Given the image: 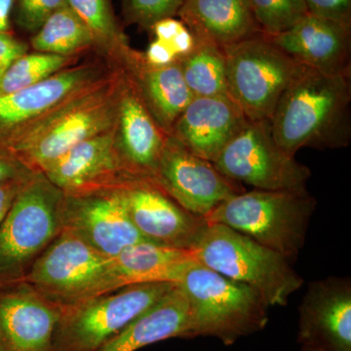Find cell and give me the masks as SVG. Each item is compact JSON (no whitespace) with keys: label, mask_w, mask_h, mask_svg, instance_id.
Returning <instances> with one entry per match:
<instances>
[{"label":"cell","mask_w":351,"mask_h":351,"mask_svg":"<svg viewBox=\"0 0 351 351\" xmlns=\"http://www.w3.org/2000/svg\"><path fill=\"white\" fill-rule=\"evenodd\" d=\"M214 165L233 181L263 191H306L311 177L307 166L276 144L267 120L249 122Z\"/></svg>","instance_id":"cell-10"},{"label":"cell","mask_w":351,"mask_h":351,"mask_svg":"<svg viewBox=\"0 0 351 351\" xmlns=\"http://www.w3.org/2000/svg\"><path fill=\"white\" fill-rule=\"evenodd\" d=\"M14 0H0V32H6L9 27Z\"/></svg>","instance_id":"cell-37"},{"label":"cell","mask_w":351,"mask_h":351,"mask_svg":"<svg viewBox=\"0 0 351 351\" xmlns=\"http://www.w3.org/2000/svg\"><path fill=\"white\" fill-rule=\"evenodd\" d=\"M125 77L98 80L71 97L16 138L13 151L34 172L83 141L112 130L119 119Z\"/></svg>","instance_id":"cell-2"},{"label":"cell","mask_w":351,"mask_h":351,"mask_svg":"<svg viewBox=\"0 0 351 351\" xmlns=\"http://www.w3.org/2000/svg\"><path fill=\"white\" fill-rule=\"evenodd\" d=\"M151 29L156 40L164 44L178 61L195 48V36L182 21L176 20L174 17L158 21Z\"/></svg>","instance_id":"cell-31"},{"label":"cell","mask_w":351,"mask_h":351,"mask_svg":"<svg viewBox=\"0 0 351 351\" xmlns=\"http://www.w3.org/2000/svg\"><path fill=\"white\" fill-rule=\"evenodd\" d=\"M93 43V34L68 4L48 18L32 45L38 52L66 57Z\"/></svg>","instance_id":"cell-26"},{"label":"cell","mask_w":351,"mask_h":351,"mask_svg":"<svg viewBox=\"0 0 351 351\" xmlns=\"http://www.w3.org/2000/svg\"><path fill=\"white\" fill-rule=\"evenodd\" d=\"M267 36L301 66L328 75H351V25L308 13L287 31Z\"/></svg>","instance_id":"cell-17"},{"label":"cell","mask_w":351,"mask_h":351,"mask_svg":"<svg viewBox=\"0 0 351 351\" xmlns=\"http://www.w3.org/2000/svg\"><path fill=\"white\" fill-rule=\"evenodd\" d=\"M249 122L228 95L193 97L169 136L195 156L214 163Z\"/></svg>","instance_id":"cell-18"},{"label":"cell","mask_w":351,"mask_h":351,"mask_svg":"<svg viewBox=\"0 0 351 351\" xmlns=\"http://www.w3.org/2000/svg\"><path fill=\"white\" fill-rule=\"evenodd\" d=\"M112 258L62 230L32 265L24 282L60 308L110 292Z\"/></svg>","instance_id":"cell-9"},{"label":"cell","mask_w":351,"mask_h":351,"mask_svg":"<svg viewBox=\"0 0 351 351\" xmlns=\"http://www.w3.org/2000/svg\"><path fill=\"white\" fill-rule=\"evenodd\" d=\"M193 250L201 265L257 291L269 306H287L304 284L288 258L226 226L208 223Z\"/></svg>","instance_id":"cell-5"},{"label":"cell","mask_w":351,"mask_h":351,"mask_svg":"<svg viewBox=\"0 0 351 351\" xmlns=\"http://www.w3.org/2000/svg\"><path fill=\"white\" fill-rule=\"evenodd\" d=\"M307 12L351 25V0H304Z\"/></svg>","instance_id":"cell-33"},{"label":"cell","mask_w":351,"mask_h":351,"mask_svg":"<svg viewBox=\"0 0 351 351\" xmlns=\"http://www.w3.org/2000/svg\"><path fill=\"white\" fill-rule=\"evenodd\" d=\"M98 73L95 66H76L60 71L31 87L0 94V127L23 126L27 131L71 97L100 80Z\"/></svg>","instance_id":"cell-20"},{"label":"cell","mask_w":351,"mask_h":351,"mask_svg":"<svg viewBox=\"0 0 351 351\" xmlns=\"http://www.w3.org/2000/svg\"><path fill=\"white\" fill-rule=\"evenodd\" d=\"M117 126L71 147L41 173L66 195L114 189L135 179L119 156Z\"/></svg>","instance_id":"cell-14"},{"label":"cell","mask_w":351,"mask_h":351,"mask_svg":"<svg viewBox=\"0 0 351 351\" xmlns=\"http://www.w3.org/2000/svg\"><path fill=\"white\" fill-rule=\"evenodd\" d=\"M223 49L228 96L249 121H269L277 101L301 64L263 32Z\"/></svg>","instance_id":"cell-8"},{"label":"cell","mask_w":351,"mask_h":351,"mask_svg":"<svg viewBox=\"0 0 351 351\" xmlns=\"http://www.w3.org/2000/svg\"><path fill=\"white\" fill-rule=\"evenodd\" d=\"M351 75H328L300 66L269 119L272 137L286 154L337 149L351 141Z\"/></svg>","instance_id":"cell-1"},{"label":"cell","mask_w":351,"mask_h":351,"mask_svg":"<svg viewBox=\"0 0 351 351\" xmlns=\"http://www.w3.org/2000/svg\"><path fill=\"white\" fill-rule=\"evenodd\" d=\"M177 285L191 306V338L213 337L232 346L269 322V306L257 291L198 262L186 270Z\"/></svg>","instance_id":"cell-4"},{"label":"cell","mask_w":351,"mask_h":351,"mask_svg":"<svg viewBox=\"0 0 351 351\" xmlns=\"http://www.w3.org/2000/svg\"><path fill=\"white\" fill-rule=\"evenodd\" d=\"M184 0H123L127 23L151 29L158 21L178 15Z\"/></svg>","instance_id":"cell-30"},{"label":"cell","mask_w":351,"mask_h":351,"mask_svg":"<svg viewBox=\"0 0 351 351\" xmlns=\"http://www.w3.org/2000/svg\"><path fill=\"white\" fill-rule=\"evenodd\" d=\"M117 143L125 169L135 179L154 180L167 134L145 106L131 76L120 95Z\"/></svg>","instance_id":"cell-19"},{"label":"cell","mask_w":351,"mask_h":351,"mask_svg":"<svg viewBox=\"0 0 351 351\" xmlns=\"http://www.w3.org/2000/svg\"><path fill=\"white\" fill-rule=\"evenodd\" d=\"M302 351H329L323 350V348H316V346H302Z\"/></svg>","instance_id":"cell-38"},{"label":"cell","mask_w":351,"mask_h":351,"mask_svg":"<svg viewBox=\"0 0 351 351\" xmlns=\"http://www.w3.org/2000/svg\"><path fill=\"white\" fill-rule=\"evenodd\" d=\"M175 283L134 284L61 308L55 351H96L160 301Z\"/></svg>","instance_id":"cell-7"},{"label":"cell","mask_w":351,"mask_h":351,"mask_svg":"<svg viewBox=\"0 0 351 351\" xmlns=\"http://www.w3.org/2000/svg\"><path fill=\"white\" fill-rule=\"evenodd\" d=\"M130 62L132 80L145 106L160 128L171 135L176 121L193 99L179 62L154 66L137 55H133Z\"/></svg>","instance_id":"cell-24"},{"label":"cell","mask_w":351,"mask_h":351,"mask_svg":"<svg viewBox=\"0 0 351 351\" xmlns=\"http://www.w3.org/2000/svg\"><path fill=\"white\" fill-rule=\"evenodd\" d=\"M27 50L25 43L7 32H0V80L14 62L25 55Z\"/></svg>","instance_id":"cell-34"},{"label":"cell","mask_w":351,"mask_h":351,"mask_svg":"<svg viewBox=\"0 0 351 351\" xmlns=\"http://www.w3.org/2000/svg\"><path fill=\"white\" fill-rule=\"evenodd\" d=\"M196 261L195 252L144 241L131 245L112 258V290L134 284H177Z\"/></svg>","instance_id":"cell-23"},{"label":"cell","mask_w":351,"mask_h":351,"mask_svg":"<svg viewBox=\"0 0 351 351\" xmlns=\"http://www.w3.org/2000/svg\"><path fill=\"white\" fill-rule=\"evenodd\" d=\"M61 311L24 281L0 288V351H55Z\"/></svg>","instance_id":"cell-16"},{"label":"cell","mask_w":351,"mask_h":351,"mask_svg":"<svg viewBox=\"0 0 351 351\" xmlns=\"http://www.w3.org/2000/svg\"><path fill=\"white\" fill-rule=\"evenodd\" d=\"M34 173V171L29 169L19 159L10 160L0 157V184L25 179L31 177Z\"/></svg>","instance_id":"cell-36"},{"label":"cell","mask_w":351,"mask_h":351,"mask_svg":"<svg viewBox=\"0 0 351 351\" xmlns=\"http://www.w3.org/2000/svg\"><path fill=\"white\" fill-rule=\"evenodd\" d=\"M68 4L87 25L95 41L121 47L124 38L112 12L110 0H68Z\"/></svg>","instance_id":"cell-28"},{"label":"cell","mask_w":351,"mask_h":351,"mask_svg":"<svg viewBox=\"0 0 351 351\" xmlns=\"http://www.w3.org/2000/svg\"><path fill=\"white\" fill-rule=\"evenodd\" d=\"M132 223L147 241L193 250L206 219L186 211L154 180L133 179L119 186Z\"/></svg>","instance_id":"cell-13"},{"label":"cell","mask_w":351,"mask_h":351,"mask_svg":"<svg viewBox=\"0 0 351 351\" xmlns=\"http://www.w3.org/2000/svg\"><path fill=\"white\" fill-rule=\"evenodd\" d=\"M68 0H18L17 23L27 32H36L51 15Z\"/></svg>","instance_id":"cell-32"},{"label":"cell","mask_w":351,"mask_h":351,"mask_svg":"<svg viewBox=\"0 0 351 351\" xmlns=\"http://www.w3.org/2000/svg\"><path fill=\"white\" fill-rule=\"evenodd\" d=\"M316 205L307 189H254L221 203L205 219L247 235L290 261L304 247Z\"/></svg>","instance_id":"cell-3"},{"label":"cell","mask_w":351,"mask_h":351,"mask_svg":"<svg viewBox=\"0 0 351 351\" xmlns=\"http://www.w3.org/2000/svg\"><path fill=\"white\" fill-rule=\"evenodd\" d=\"M62 230L108 258L145 240L132 223L121 189L64 193L60 210Z\"/></svg>","instance_id":"cell-12"},{"label":"cell","mask_w":351,"mask_h":351,"mask_svg":"<svg viewBox=\"0 0 351 351\" xmlns=\"http://www.w3.org/2000/svg\"><path fill=\"white\" fill-rule=\"evenodd\" d=\"M64 193L36 172L0 225V288L23 282L41 254L62 232Z\"/></svg>","instance_id":"cell-6"},{"label":"cell","mask_w":351,"mask_h":351,"mask_svg":"<svg viewBox=\"0 0 351 351\" xmlns=\"http://www.w3.org/2000/svg\"><path fill=\"white\" fill-rule=\"evenodd\" d=\"M68 61V57L48 53L23 55L0 80V94L12 93L38 84L59 73Z\"/></svg>","instance_id":"cell-27"},{"label":"cell","mask_w":351,"mask_h":351,"mask_svg":"<svg viewBox=\"0 0 351 351\" xmlns=\"http://www.w3.org/2000/svg\"><path fill=\"white\" fill-rule=\"evenodd\" d=\"M182 76L193 97L228 95L223 48L196 41L195 48L179 61Z\"/></svg>","instance_id":"cell-25"},{"label":"cell","mask_w":351,"mask_h":351,"mask_svg":"<svg viewBox=\"0 0 351 351\" xmlns=\"http://www.w3.org/2000/svg\"><path fill=\"white\" fill-rule=\"evenodd\" d=\"M263 34L276 36L287 31L307 15L304 0H246Z\"/></svg>","instance_id":"cell-29"},{"label":"cell","mask_w":351,"mask_h":351,"mask_svg":"<svg viewBox=\"0 0 351 351\" xmlns=\"http://www.w3.org/2000/svg\"><path fill=\"white\" fill-rule=\"evenodd\" d=\"M298 341L329 351H351V282L328 277L309 283L299 308Z\"/></svg>","instance_id":"cell-15"},{"label":"cell","mask_w":351,"mask_h":351,"mask_svg":"<svg viewBox=\"0 0 351 351\" xmlns=\"http://www.w3.org/2000/svg\"><path fill=\"white\" fill-rule=\"evenodd\" d=\"M178 16L196 41L221 48L262 34L246 0H184Z\"/></svg>","instance_id":"cell-22"},{"label":"cell","mask_w":351,"mask_h":351,"mask_svg":"<svg viewBox=\"0 0 351 351\" xmlns=\"http://www.w3.org/2000/svg\"><path fill=\"white\" fill-rule=\"evenodd\" d=\"M31 177L0 184V225L5 219L10 208L12 207L14 200L19 195L21 189L24 188L25 184L31 179Z\"/></svg>","instance_id":"cell-35"},{"label":"cell","mask_w":351,"mask_h":351,"mask_svg":"<svg viewBox=\"0 0 351 351\" xmlns=\"http://www.w3.org/2000/svg\"><path fill=\"white\" fill-rule=\"evenodd\" d=\"M191 311L181 288H174L96 351H136L173 338L191 339Z\"/></svg>","instance_id":"cell-21"},{"label":"cell","mask_w":351,"mask_h":351,"mask_svg":"<svg viewBox=\"0 0 351 351\" xmlns=\"http://www.w3.org/2000/svg\"><path fill=\"white\" fill-rule=\"evenodd\" d=\"M154 181L186 211L204 219L245 191L243 184L221 174L213 162L195 156L172 136L166 138Z\"/></svg>","instance_id":"cell-11"}]
</instances>
